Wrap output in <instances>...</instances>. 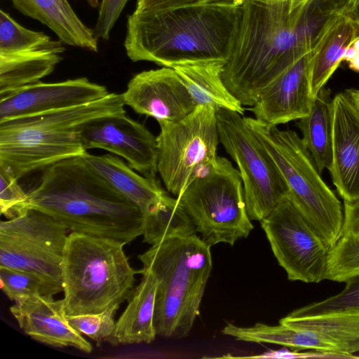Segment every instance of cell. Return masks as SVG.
I'll list each match as a JSON object with an SVG mask.
<instances>
[{
  "instance_id": "cell-1",
  "label": "cell",
  "mask_w": 359,
  "mask_h": 359,
  "mask_svg": "<svg viewBox=\"0 0 359 359\" xmlns=\"http://www.w3.org/2000/svg\"><path fill=\"white\" fill-rule=\"evenodd\" d=\"M346 0H249L222 77L231 93L252 107L263 90L311 49L346 11Z\"/></svg>"
},
{
  "instance_id": "cell-2",
  "label": "cell",
  "mask_w": 359,
  "mask_h": 359,
  "mask_svg": "<svg viewBox=\"0 0 359 359\" xmlns=\"http://www.w3.org/2000/svg\"><path fill=\"white\" fill-rule=\"evenodd\" d=\"M242 6L202 3L149 12L127 18L124 47L133 62L176 65L226 62L237 36Z\"/></svg>"
},
{
  "instance_id": "cell-3",
  "label": "cell",
  "mask_w": 359,
  "mask_h": 359,
  "mask_svg": "<svg viewBox=\"0 0 359 359\" xmlns=\"http://www.w3.org/2000/svg\"><path fill=\"white\" fill-rule=\"evenodd\" d=\"M30 208L41 210L72 231L130 243L142 236L144 215L93 171L82 156L45 168L28 192Z\"/></svg>"
},
{
  "instance_id": "cell-4",
  "label": "cell",
  "mask_w": 359,
  "mask_h": 359,
  "mask_svg": "<svg viewBox=\"0 0 359 359\" xmlns=\"http://www.w3.org/2000/svg\"><path fill=\"white\" fill-rule=\"evenodd\" d=\"M122 94L0 123V170L19 180L62 160L81 156L80 130L95 118L126 114Z\"/></svg>"
},
{
  "instance_id": "cell-5",
  "label": "cell",
  "mask_w": 359,
  "mask_h": 359,
  "mask_svg": "<svg viewBox=\"0 0 359 359\" xmlns=\"http://www.w3.org/2000/svg\"><path fill=\"white\" fill-rule=\"evenodd\" d=\"M210 248L200 236L170 238L138 255L157 282L156 334L181 339L191 330L212 268Z\"/></svg>"
},
{
  "instance_id": "cell-6",
  "label": "cell",
  "mask_w": 359,
  "mask_h": 359,
  "mask_svg": "<svg viewBox=\"0 0 359 359\" xmlns=\"http://www.w3.org/2000/svg\"><path fill=\"white\" fill-rule=\"evenodd\" d=\"M125 245L109 238L69 234L62 264L67 316L102 313L128 299L140 270L131 266Z\"/></svg>"
},
{
  "instance_id": "cell-7",
  "label": "cell",
  "mask_w": 359,
  "mask_h": 359,
  "mask_svg": "<svg viewBox=\"0 0 359 359\" xmlns=\"http://www.w3.org/2000/svg\"><path fill=\"white\" fill-rule=\"evenodd\" d=\"M245 120L283 177L288 198L327 246L333 247L343 233L341 204L322 179L302 137L255 118Z\"/></svg>"
},
{
  "instance_id": "cell-8",
  "label": "cell",
  "mask_w": 359,
  "mask_h": 359,
  "mask_svg": "<svg viewBox=\"0 0 359 359\" xmlns=\"http://www.w3.org/2000/svg\"><path fill=\"white\" fill-rule=\"evenodd\" d=\"M177 198L210 247L220 243L233 246L253 229L241 174L224 157L218 156L213 166Z\"/></svg>"
},
{
  "instance_id": "cell-9",
  "label": "cell",
  "mask_w": 359,
  "mask_h": 359,
  "mask_svg": "<svg viewBox=\"0 0 359 359\" xmlns=\"http://www.w3.org/2000/svg\"><path fill=\"white\" fill-rule=\"evenodd\" d=\"M158 124V172L168 191L178 197L217 161L216 110L197 106L180 121Z\"/></svg>"
},
{
  "instance_id": "cell-10",
  "label": "cell",
  "mask_w": 359,
  "mask_h": 359,
  "mask_svg": "<svg viewBox=\"0 0 359 359\" xmlns=\"http://www.w3.org/2000/svg\"><path fill=\"white\" fill-rule=\"evenodd\" d=\"M216 117L219 142L241 174L248 214L260 222L288 197L287 186L245 116L219 109Z\"/></svg>"
},
{
  "instance_id": "cell-11",
  "label": "cell",
  "mask_w": 359,
  "mask_h": 359,
  "mask_svg": "<svg viewBox=\"0 0 359 359\" xmlns=\"http://www.w3.org/2000/svg\"><path fill=\"white\" fill-rule=\"evenodd\" d=\"M68 228L30 208L0 222V266L35 273L62 290V260Z\"/></svg>"
},
{
  "instance_id": "cell-12",
  "label": "cell",
  "mask_w": 359,
  "mask_h": 359,
  "mask_svg": "<svg viewBox=\"0 0 359 359\" xmlns=\"http://www.w3.org/2000/svg\"><path fill=\"white\" fill-rule=\"evenodd\" d=\"M235 335L238 341L351 355L359 351V311L299 318L286 316L278 325L257 323L252 327L238 326Z\"/></svg>"
},
{
  "instance_id": "cell-13",
  "label": "cell",
  "mask_w": 359,
  "mask_h": 359,
  "mask_svg": "<svg viewBox=\"0 0 359 359\" xmlns=\"http://www.w3.org/2000/svg\"><path fill=\"white\" fill-rule=\"evenodd\" d=\"M260 223L275 257L290 280L309 283L326 279L330 248L288 197Z\"/></svg>"
},
{
  "instance_id": "cell-14",
  "label": "cell",
  "mask_w": 359,
  "mask_h": 359,
  "mask_svg": "<svg viewBox=\"0 0 359 359\" xmlns=\"http://www.w3.org/2000/svg\"><path fill=\"white\" fill-rule=\"evenodd\" d=\"M342 14L327 27L311 49L263 90L250 108L256 119L278 126L299 120L309 113L313 101L311 90L312 65L319 47Z\"/></svg>"
},
{
  "instance_id": "cell-15",
  "label": "cell",
  "mask_w": 359,
  "mask_h": 359,
  "mask_svg": "<svg viewBox=\"0 0 359 359\" xmlns=\"http://www.w3.org/2000/svg\"><path fill=\"white\" fill-rule=\"evenodd\" d=\"M83 148L101 149L126 159L129 166L144 177L156 179L158 144L142 123L126 114L95 118L80 130Z\"/></svg>"
},
{
  "instance_id": "cell-16",
  "label": "cell",
  "mask_w": 359,
  "mask_h": 359,
  "mask_svg": "<svg viewBox=\"0 0 359 359\" xmlns=\"http://www.w3.org/2000/svg\"><path fill=\"white\" fill-rule=\"evenodd\" d=\"M109 93L105 86L85 77L55 83L39 81L0 97V123L87 104Z\"/></svg>"
},
{
  "instance_id": "cell-17",
  "label": "cell",
  "mask_w": 359,
  "mask_h": 359,
  "mask_svg": "<svg viewBox=\"0 0 359 359\" xmlns=\"http://www.w3.org/2000/svg\"><path fill=\"white\" fill-rule=\"evenodd\" d=\"M122 97L125 105L158 123L180 121L196 107L175 70L165 67L135 75Z\"/></svg>"
},
{
  "instance_id": "cell-18",
  "label": "cell",
  "mask_w": 359,
  "mask_h": 359,
  "mask_svg": "<svg viewBox=\"0 0 359 359\" xmlns=\"http://www.w3.org/2000/svg\"><path fill=\"white\" fill-rule=\"evenodd\" d=\"M10 311L20 328L33 339L57 347H73L86 353L92 345L69 323L64 299L34 294L15 301Z\"/></svg>"
},
{
  "instance_id": "cell-19",
  "label": "cell",
  "mask_w": 359,
  "mask_h": 359,
  "mask_svg": "<svg viewBox=\"0 0 359 359\" xmlns=\"http://www.w3.org/2000/svg\"><path fill=\"white\" fill-rule=\"evenodd\" d=\"M330 172L344 201L359 198V109L351 90L333 97V151Z\"/></svg>"
},
{
  "instance_id": "cell-20",
  "label": "cell",
  "mask_w": 359,
  "mask_h": 359,
  "mask_svg": "<svg viewBox=\"0 0 359 359\" xmlns=\"http://www.w3.org/2000/svg\"><path fill=\"white\" fill-rule=\"evenodd\" d=\"M140 273L141 281L128 298L127 306L109 340L112 344H150L157 335L154 326L157 282L149 271L142 269Z\"/></svg>"
},
{
  "instance_id": "cell-21",
  "label": "cell",
  "mask_w": 359,
  "mask_h": 359,
  "mask_svg": "<svg viewBox=\"0 0 359 359\" xmlns=\"http://www.w3.org/2000/svg\"><path fill=\"white\" fill-rule=\"evenodd\" d=\"M20 13L39 20L65 43L97 51L95 32L79 19L68 0H11Z\"/></svg>"
},
{
  "instance_id": "cell-22",
  "label": "cell",
  "mask_w": 359,
  "mask_h": 359,
  "mask_svg": "<svg viewBox=\"0 0 359 359\" xmlns=\"http://www.w3.org/2000/svg\"><path fill=\"white\" fill-rule=\"evenodd\" d=\"M91 169L147 214L166 192L157 179L142 177L120 158L110 154L81 156Z\"/></svg>"
},
{
  "instance_id": "cell-23",
  "label": "cell",
  "mask_w": 359,
  "mask_h": 359,
  "mask_svg": "<svg viewBox=\"0 0 359 359\" xmlns=\"http://www.w3.org/2000/svg\"><path fill=\"white\" fill-rule=\"evenodd\" d=\"M224 62L189 63L172 67L186 86L197 106H209L215 110L224 109L243 116L242 104L231 93L222 74Z\"/></svg>"
},
{
  "instance_id": "cell-24",
  "label": "cell",
  "mask_w": 359,
  "mask_h": 359,
  "mask_svg": "<svg viewBox=\"0 0 359 359\" xmlns=\"http://www.w3.org/2000/svg\"><path fill=\"white\" fill-rule=\"evenodd\" d=\"M65 50L62 41L51 40L34 51L0 55V97L51 74Z\"/></svg>"
},
{
  "instance_id": "cell-25",
  "label": "cell",
  "mask_w": 359,
  "mask_h": 359,
  "mask_svg": "<svg viewBox=\"0 0 359 359\" xmlns=\"http://www.w3.org/2000/svg\"><path fill=\"white\" fill-rule=\"evenodd\" d=\"M358 40L359 22L345 11L321 43L314 58L311 70V90L313 99Z\"/></svg>"
},
{
  "instance_id": "cell-26",
  "label": "cell",
  "mask_w": 359,
  "mask_h": 359,
  "mask_svg": "<svg viewBox=\"0 0 359 359\" xmlns=\"http://www.w3.org/2000/svg\"><path fill=\"white\" fill-rule=\"evenodd\" d=\"M298 121L302 141L318 171H330L333 151V98L330 90L323 88L313 99L309 113Z\"/></svg>"
},
{
  "instance_id": "cell-27",
  "label": "cell",
  "mask_w": 359,
  "mask_h": 359,
  "mask_svg": "<svg viewBox=\"0 0 359 359\" xmlns=\"http://www.w3.org/2000/svg\"><path fill=\"white\" fill-rule=\"evenodd\" d=\"M143 241L154 245L170 238L196 234L197 231L177 198L165 192L144 215Z\"/></svg>"
},
{
  "instance_id": "cell-28",
  "label": "cell",
  "mask_w": 359,
  "mask_h": 359,
  "mask_svg": "<svg viewBox=\"0 0 359 359\" xmlns=\"http://www.w3.org/2000/svg\"><path fill=\"white\" fill-rule=\"evenodd\" d=\"M52 39L42 32L20 25L3 10L0 11V55L27 53L40 49Z\"/></svg>"
},
{
  "instance_id": "cell-29",
  "label": "cell",
  "mask_w": 359,
  "mask_h": 359,
  "mask_svg": "<svg viewBox=\"0 0 359 359\" xmlns=\"http://www.w3.org/2000/svg\"><path fill=\"white\" fill-rule=\"evenodd\" d=\"M0 281L4 294L14 302L27 296H53L62 292L35 273L11 267L0 266Z\"/></svg>"
},
{
  "instance_id": "cell-30",
  "label": "cell",
  "mask_w": 359,
  "mask_h": 359,
  "mask_svg": "<svg viewBox=\"0 0 359 359\" xmlns=\"http://www.w3.org/2000/svg\"><path fill=\"white\" fill-rule=\"evenodd\" d=\"M359 275V238L342 233L330 250L326 279L336 282Z\"/></svg>"
},
{
  "instance_id": "cell-31",
  "label": "cell",
  "mask_w": 359,
  "mask_h": 359,
  "mask_svg": "<svg viewBox=\"0 0 359 359\" xmlns=\"http://www.w3.org/2000/svg\"><path fill=\"white\" fill-rule=\"evenodd\" d=\"M344 283L345 287L339 294L296 309L287 316L299 318L344 311H359V275Z\"/></svg>"
},
{
  "instance_id": "cell-32",
  "label": "cell",
  "mask_w": 359,
  "mask_h": 359,
  "mask_svg": "<svg viewBox=\"0 0 359 359\" xmlns=\"http://www.w3.org/2000/svg\"><path fill=\"white\" fill-rule=\"evenodd\" d=\"M118 309L115 307L99 313L67 316V318L74 329L99 344L102 341H109L112 336Z\"/></svg>"
},
{
  "instance_id": "cell-33",
  "label": "cell",
  "mask_w": 359,
  "mask_h": 359,
  "mask_svg": "<svg viewBox=\"0 0 359 359\" xmlns=\"http://www.w3.org/2000/svg\"><path fill=\"white\" fill-rule=\"evenodd\" d=\"M29 209V199L18 180L0 170V211L8 219L19 217Z\"/></svg>"
},
{
  "instance_id": "cell-34",
  "label": "cell",
  "mask_w": 359,
  "mask_h": 359,
  "mask_svg": "<svg viewBox=\"0 0 359 359\" xmlns=\"http://www.w3.org/2000/svg\"><path fill=\"white\" fill-rule=\"evenodd\" d=\"M128 0H102L95 34L97 39L108 40L109 34Z\"/></svg>"
},
{
  "instance_id": "cell-35",
  "label": "cell",
  "mask_w": 359,
  "mask_h": 359,
  "mask_svg": "<svg viewBox=\"0 0 359 359\" xmlns=\"http://www.w3.org/2000/svg\"><path fill=\"white\" fill-rule=\"evenodd\" d=\"M202 3H204V0H136V9L135 11L149 12Z\"/></svg>"
},
{
  "instance_id": "cell-36",
  "label": "cell",
  "mask_w": 359,
  "mask_h": 359,
  "mask_svg": "<svg viewBox=\"0 0 359 359\" xmlns=\"http://www.w3.org/2000/svg\"><path fill=\"white\" fill-rule=\"evenodd\" d=\"M344 202L343 233L359 238V198Z\"/></svg>"
},
{
  "instance_id": "cell-37",
  "label": "cell",
  "mask_w": 359,
  "mask_h": 359,
  "mask_svg": "<svg viewBox=\"0 0 359 359\" xmlns=\"http://www.w3.org/2000/svg\"><path fill=\"white\" fill-rule=\"evenodd\" d=\"M346 11L348 14L355 16L359 11V0H346Z\"/></svg>"
},
{
  "instance_id": "cell-38",
  "label": "cell",
  "mask_w": 359,
  "mask_h": 359,
  "mask_svg": "<svg viewBox=\"0 0 359 359\" xmlns=\"http://www.w3.org/2000/svg\"><path fill=\"white\" fill-rule=\"evenodd\" d=\"M249 0H204V3H224L243 6Z\"/></svg>"
},
{
  "instance_id": "cell-39",
  "label": "cell",
  "mask_w": 359,
  "mask_h": 359,
  "mask_svg": "<svg viewBox=\"0 0 359 359\" xmlns=\"http://www.w3.org/2000/svg\"><path fill=\"white\" fill-rule=\"evenodd\" d=\"M355 103L359 109V90H351Z\"/></svg>"
},
{
  "instance_id": "cell-40",
  "label": "cell",
  "mask_w": 359,
  "mask_h": 359,
  "mask_svg": "<svg viewBox=\"0 0 359 359\" xmlns=\"http://www.w3.org/2000/svg\"><path fill=\"white\" fill-rule=\"evenodd\" d=\"M90 6L96 7L98 5V0H86Z\"/></svg>"
},
{
  "instance_id": "cell-41",
  "label": "cell",
  "mask_w": 359,
  "mask_h": 359,
  "mask_svg": "<svg viewBox=\"0 0 359 359\" xmlns=\"http://www.w3.org/2000/svg\"><path fill=\"white\" fill-rule=\"evenodd\" d=\"M354 17H355L359 22V11H358L357 14Z\"/></svg>"
},
{
  "instance_id": "cell-42",
  "label": "cell",
  "mask_w": 359,
  "mask_h": 359,
  "mask_svg": "<svg viewBox=\"0 0 359 359\" xmlns=\"http://www.w3.org/2000/svg\"><path fill=\"white\" fill-rule=\"evenodd\" d=\"M258 1H274L278 0H258Z\"/></svg>"
},
{
  "instance_id": "cell-43",
  "label": "cell",
  "mask_w": 359,
  "mask_h": 359,
  "mask_svg": "<svg viewBox=\"0 0 359 359\" xmlns=\"http://www.w3.org/2000/svg\"><path fill=\"white\" fill-rule=\"evenodd\" d=\"M357 53H358V54H359V52L358 50H357ZM355 56L359 57V55H355ZM358 70H359V68H358Z\"/></svg>"
}]
</instances>
